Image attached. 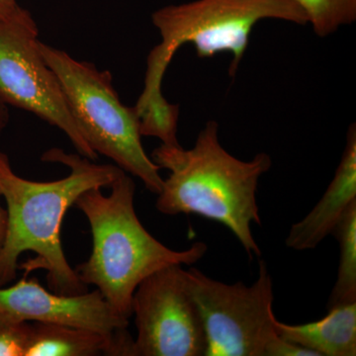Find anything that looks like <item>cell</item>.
Returning a JSON list of instances; mask_svg holds the SVG:
<instances>
[{
  "label": "cell",
  "mask_w": 356,
  "mask_h": 356,
  "mask_svg": "<svg viewBox=\"0 0 356 356\" xmlns=\"http://www.w3.org/2000/svg\"><path fill=\"white\" fill-rule=\"evenodd\" d=\"M41 159L44 163H63L70 168V175L49 182L25 179L13 172L8 156L0 152V192L8 214L6 240L0 250V287L15 280L18 268L27 273L43 268L51 291L67 296L83 294L88 286L79 280L63 250V220L81 194L109 188L123 170L97 165L57 147Z\"/></svg>",
  "instance_id": "6da1fadb"
},
{
  "label": "cell",
  "mask_w": 356,
  "mask_h": 356,
  "mask_svg": "<svg viewBox=\"0 0 356 356\" xmlns=\"http://www.w3.org/2000/svg\"><path fill=\"white\" fill-rule=\"evenodd\" d=\"M264 19L308 24L306 13L294 0H194L154 11L152 21L161 43L147 56L144 88L134 106L143 137L158 138L161 143L177 140L179 106L165 99L161 84L184 44H193L201 58L228 51L233 57L229 74L234 77L252 29Z\"/></svg>",
  "instance_id": "7a4b0ae2"
},
{
  "label": "cell",
  "mask_w": 356,
  "mask_h": 356,
  "mask_svg": "<svg viewBox=\"0 0 356 356\" xmlns=\"http://www.w3.org/2000/svg\"><path fill=\"white\" fill-rule=\"evenodd\" d=\"M151 158L170 172L156 199L159 212L221 222L250 259L261 257L252 226L261 224L257 192L259 179L273 165L268 154H257L252 161L236 159L220 143L217 122L209 121L192 149L161 144Z\"/></svg>",
  "instance_id": "3957f363"
},
{
  "label": "cell",
  "mask_w": 356,
  "mask_h": 356,
  "mask_svg": "<svg viewBox=\"0 0 356 356\" xmlns=\"http://www.w3.org/2000/svg\"><path fill=\"white\" fill-rule=\"evenodd\" d=\"M109 188V195L89 189L74 204L92 234L90 257L74 270L83 284L95 286L119 316L130 320L134 293L145 278L166 266H193L208 247L196 242L175 250L152 236L136 214L135 181L124 170Z\"/></svg>",
  "instance_id": "277c9868"
},
{
  "label": "cell",
  "mask_w": 356,
  "mask_h": 356,
  "mask_svg": "<svg viewBox=\"0 0 356 356\" xmlns=\"http://www.w3.org/2000/svg\"><path fill=\"white\" fill-rule=\"evenodd\" d=\"M39 49L62 84L77 128L91 149L158 195L163 185L161 168L145 152L139 117L134 107L121 102L111 72L41 41Z\"/></svg>",
  "instance_id": "5b68a950"
},
{
  "label": "cell",
  "mask_w": 356,
  "mask_h": 356,
  "mask_svg": "<svg viewBox=\"0 0 356 356\" xmlns=\"http://www.w3.org/2000/svg\"><path fill=\"white\" fill-rule=\"evenodd\" d=\"M189 289L205 330V356H266L280 337L273 312V282L266 261L252 286L226 284L191 267Z\"/></svg>",
  "instance_id": "8992f818"
},
{
  "label": "cell",
  "mask_w": 356,
  "mask_h": 356,
  "mask_svg": "<svg viewBox=\"0 0 356 356\" xmlns=\"http://www.w3.org/2000/svg\"><path fill=\"white\" fill-rule=\"evenodd\" d=\"M38 35L31 13L21 6L0 19V98L60 129L77 153L95 161L98 154L79 132L62 84L40 51Z\"/></svg>",
  "instance_id": "52a82bcc"
},
{
  "label": "cell",
  "mask_w": 356,
  "mask_h": 356,
  "mask_svg": "<svg viewBox=\"0 0 356 356\" xmlns=\"http://www.w3.org/2000/svg\"><path fill=\"white\" fill-rule=\"evenodd\" d=\"M137 356H205V330L184 266L159 269L134 293Z\"/></svg>",
  "instance_id": "ba28073f"
},
{
  "label": "cell",
  "mask_w": 356,
  "mask_h": 356,
  "mask_svg": "<svg viewBox=\"0 0 356 356\" xmlns=\"http://www.w3.org/2000/svg\"><path fill=\"white\" fill-rule=\"evenodd\" d=\"M0 314L22 322L74 325L106 336L129 327V320L119 316L97 289L67 296L44 289L36 278L26 276L11 286L0 287Z\"/></svg>",
  "instance_id": "9c48e42d"
},
{
  "label": "cell",
  "mask_w": 356,
  "mask_h": 356,
  "mask_svg": "<svg viewBox=\"0 0 356 356\" xmlns=\"http://www.w3.org/2000/svg\"><path fill=\"white\" fill-rule=\"evenodd\" d=\"M356 203V127L353 124L346 135V147L334 177L321 200L296 224L293 225L285 243L294 250H314Z\"/></svg>",
  "instance_id": "30bf717a"
},
{
  "label": "cell",
  "mask_w": 356,
  "mask_h": 356,
  "mask_svg": "<svg viewBox=\"0 0 356 356\" xmlns=\"http://www.w3.org/2000/svg\"><path fill=\"white\" fill-rule=\"evenodd\" d=\"M135 356L128 329L106 336L74 325L34 323L25 356Z\"/></svg>",
  "instance_id": "8fae6325"
},
{
  "label": "cell",
  "mask_w": 356,
  "mask_h": 356,
  "mask_svg": "<svg viewBox=\"0 0 356 356\" xmlns=\"http://www.w3.org/2000/svg\"><path fill=\"white\" fill-rule=\"evenodd\" d=\"M282 339L313 350L318 356L356 355V302L329 308L321 320L302 325L276 322Z\"/></svg>",
  "instance_id": "7c38bea8"
},
{
  "label": "cell",
  "mask_w": 356,
  "mask_h": 356,
  "mask_svg": "<svg viewBox=\"0 0 356 356\" xmlns=\"http://www.w3.org/2000/svg\"><path fill=\"white\" fill-rule=\"evenodd\" d=\"M332 235L339 242V262L327 309L356 302V203L341 218Z\"/></svg>",
  "instance_id": "4fadbf2b"
},
{
  "label": "cell",
  "mask_w": 356,
  "mask_h": 356,
  "mask_svg": "<svg viewBox=\"0 0 356 356\" xmlns=\"http://www.w3.org/2000/svg\"><path fill=\"white\" fill-rule=\"evenodd\" d=\"M318 37L334 34L356 20V0H294Z\"/></svg>",
  "instance_id": "5bb4252c"
},
{
  "label": "cell",
  "mask_w": 356,
  "mask_h": 356,
  "mask_svg": "<svg viewBox=\"0 0 356 356\" xmlns=\"http://www.w3.org/2000/svg\"><path fill=\"white\" fill-rule=\"evenodd\" d=\"M31 331L29 322L0 314V356H25Z\"/></svg>",
  "instance_id": "9a60e30c"
},
{
  "label": "cell",
  "mask_w": 356,
  "mask_h": 356,
  "mask_svg": "<svg viewBox=\"0 0 356 356\" xmlns=\"http://www.w3.org/2000/svg\"><path fill=\"white\" fill-rule=\"evenodd\" d=\"M266 356H318V355L313 350L280 337L269 346Z\"/></svg>",
  "instance_id": "2e32d148"
},
{
  "label": "cell",
  "mask_w": 356,
  "mask_h": 356,
  "mask_svg": "<svg viewBox=\"0 0 356 356\" xmlns=\"http://www.w3.org/2000/svg\"><path fill=\"white\" fill-rule=\"evenodd\" d=\"M1 192H0V250L6 243L7 229H8V214L6 208L1 205Z\"/></svg>",
  "instance_id": "e0dca14e"
},
{
  "label": "cell",
  "mask_w": 356,
  "mask_h": 356,
  "mask_svg": "<svg viewBox=\"0 0 356 356\" xmlns=\"http://www.w3.org/2000/svg\"><path fill=\"white\" fill-rule=\"evenodd\" d=\"M19 7L16 0H0V19L10 17Z\"/></svg>",
  "instance_id": "ac0fdd59"
},
{
  "label": "cell",
  "mask_w": 356,
  "mask_h": 356,
  "mask_svg": "<svg viewBox=\"0 0 356 356\" xmlns=\"http://www.w3.org/2000/svg\"><path fill=\"white\" fill-rule=\"evenodd\" d=\"M10 120V114H9L8 105L0 98V136L6 130Z\"/></svg>",
  "instance_id": "d6986e66"
}]
</instances>
